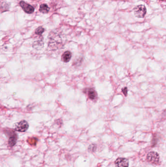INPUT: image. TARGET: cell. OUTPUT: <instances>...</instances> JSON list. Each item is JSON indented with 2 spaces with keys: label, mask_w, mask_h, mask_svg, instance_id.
<instances>
[{
  "label": "cell",
  "mask_w": 166,
  "mask_h": 167,
  "mask_svg": "<svg viewBox=\"0 0 166 167\" xmlns=\"http://www.w3.org/2000/svg\"><path fill=\"white\" fill-rule=\"evenodd\" d=\"M133 11L136 17L138 18H143L147 12V9L144 5H139L135 8Z\"/></svg>",
  "instance_id": "obj_1"
},
{
  "label": "cell",
  "mask_w": 166,
  "mask_h": 167,
  "mask_svg": "<svg viewBox=\"0 0 166 167\" xmlns=\"http://www.w3.org/2000/svg\"><path fill=\"white\" fill-rule=\"evenodd\" d=\"M147 160L151 163L158 164L159 162V156L156 152H150L147 156Z\"/></svg>",
  "instance_id": "obj_2"
},
{
  "label": "cell",
  "mask_w": 166,
  "mask_h": 167,
  "mask_svg": "<svg viewBox=\"0 0 166 167\" xmlns=\"http://www.w3.org/2000/svg\"><path fill=\"white\" fill-rule=\"evenodd\" d=\"M29 128V124L25 120H22L16 124L15 126V129L17 132H25Z\"/></svg>",
  "instance_id": "obj_3"
},
{
  "label": "cell",
  "mask_w": 166,
  "mask_h": 167,
  "mask_svg": "<svg viewBox=\"0 0 166 167\" xmlns=\"http://www.w3.org/2000/svg\"><path fill=\"white\" fill-rule=\"evenodd\" d=\"M19 5L21 6V8H23V10L25 13L27 14H31L34 12L35 8L33 6L30 5L29 4H27L24 1H21L19 3Z\"/></svg>",
  "instance_id": "obj_4"
},
{
  "label": "cell",
  "mask_w": 166,
  "mask_h": 167,
  "mask_svg": "<svg viewBox=\"0 0 166 167\" xmlns=\"http://www.w3.org/2000/svg\"><path fill=\"white\" fill-rule=\"evenodd\" d=\"M128 160L125 158H118L115 161V165L117 167H128Z\"/></svg>",
  "instance_id": "obj_5"
},
{
  "label": "cell",
  "mask_w": 166,
  "mask_h": 167,
  "mask_svg": "<svg viewBox=\"0 0 166 167\" xmlns=\"http://www.w3.org/2000/svg\"><path fill=\"white\" fill-rule=\"evenodd\" d=\"M17 140V135L16 133L14 132H11L8 140V144L10 147H13L16 144Z\"/></svg>",
  "instance_id": "obj_6"
},
{
  "label": "cell",
  "mask_w": 166,
  "mask_h": 167,
  "mask_svg": "<svg viewBox=\"0 0 166 167\" xmlns=\"http://www.w3.org/2000/svg\"><path fill=\"white\" fill-rule=\"evenodd\" d=\"M72 57V53L69 51H66L62 55V60L65 63L69 62Z\"/></svg>",
  "instance_id": "obj_7"
},
{
  "label": "cell",
  "mask_w": 166,
  "mask_h": 167,
  "mask_svg": "<svg viewBox=\"0 0 166 167\" xmlns=\"http://www.w3.org/2000/svg\"><path fill=\"white\" fill-rule=\"evenodd\" d=\"M88 95L90 99L91 100H94L97 97V94L96 91L93 89L91 88V89H89V90H88Z\"/></svg>",
  "instance_id": "obj_8"
},
{
  "label": "cell",
  "mask_w": 166,
  "mask_h": 167,
  "mask_svg": "<svg viewBox=\"0 0 166 167\" xmlns=\"http://www.w3.org/2000/svg\"><path fill=\"white\" fill-rule=\"evenodd\" d=\"M50 8L47 5L45 4H42L40 7V11L43 13H47L49 12Z\"/></svg>",
  "instance_id": "obj_9"
},
{
  "label": "cell",
  "mask_w": 166,
  "mask_h": 167,
  "mask_svg": "<svg viewBox=\"0 0 166 167\" xmlns=\"http://www.w3.org/2000/svg\"><path fill=\"white\" fill-rule=\"evenodd\" d=\"M44 31V28L42 27H39L36 29L35 34L38 35H41Z\"/></svg>",
  "instance_id": "obj_10"
},
{
  "label": "cell",
  "mask_w": 166,
  "mask_h": 167,
  "mask_svg": "<svg viewBox=\"0 0 166 167\" xmlns=\"http://www.w3.org/2000/svg\"><path fill=\"white\" fill-rule=\"evenodd\" d=\"M122 93H123L125 96H127V93H128V89L127 87H125L124 89H122Z\"/></svg>",
  "instance_id": "obj_11"
},
{
  "label": "cell",
  "mask_w": 166,
  "mask_h": 167,
  "mask_svg": "<svg viewBox=\"0 0 166 167\" xmlns=\"http://www.w3.org/2000/svg\"><path fill=\"white\" fill-rule=\"evenodd\" d=\"M161 1H164V0H161Z\"/></svg>",
  "instance_id": "obj_12"
}]
</instances>
